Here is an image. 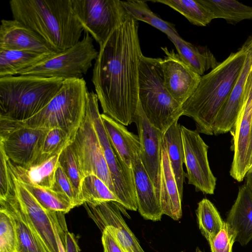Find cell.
<instances>
[{"mask_svg":"<svg viewBox=\"0 0 252 252\" xmlns=\"http://www.w3.org/2000/svg\"><path fill=\"white\" fill-rule=\"evenodd\" d=\"M53 189L65 195L69 198L74 207L84 204L71 181L60 165L56 171Z\"/></svg>","mask_w":252,"mask_h":252,"instance_id":"74e56055","label":"cell"},{"mask_svg":"<svg viewBox=\"0 0 252 252\" xmlns=\"http://www.w3.org/2000/svg\"><path fill=\"white\" fill-rule=\"evenodd\" d=\"M248 170L251 167H252V127L251 131V138L248 148Z\"/></svg>","mask_w":252,"mask_h":252,"instance_id":"7bdbcfd3","label":"cell"},{"mask_svg":"<svg viewBox=\"0 0 252 252\" xmlns=\"http://www.w3.org/2000/svg\"><path fill=\"white\" fill-rule=\"evenodd\" d=\"M14 19L35 32L57 53L75 45L84 29L71 0H11Z\"/></svg>","mask_w":252,"mask_h":252,"instance_id":"3957f363","label":"cell"},{"mask_svg":"<svg viewBox=\"0 0 252 252\" xmlns=\"http://www.w3.org/2000/svg\"><path fill=\"white\" fill-rule=\"evenodd\" d=\"M245 184L248 189L252 194V167L247 171L245 177Z\"/></svg>","mask_w":252,"mask_h":252,"instance_id":"b9f144b4","label":"cell"},{"mask_svg":"<svg viewBox=\"0 0 252 252\" xmlns=\"http://www.w3.org/2000/svg\"><path fill=\"white\" fill-rule=\"evenodd\" d=\"M98 98L94 92H89L86 108L101 144L113 184L115 194L120 204L130 211L138 210L132 169L121 159L112 147L103 125L98 105Z\"/></svg>","mask_w":252,"mask_h":252,"instance_id":"52a82bcc","label":"cell"},{"mask_svg":"<svg viewBox=\"0 0 252 252\" xmlns=\"http://www.w3.org/2000/svg\"><path fill=\"white\" fill-rule=\"evenodd\" d=\"M236 234L225 221L223 226L209 244L211 252H232Z\"/></svg>","mask_w":252,"mask_h":252,"instance_id":"f35d334b","label":"cell"},{"mask_svg":"<svg viewBox=\"0 0 252 252\" xmlns=\"http://www.w3.org/2000/svg\"><path fill=\"white\" fill-rule=\"evenodd\" d=\"M248 41L249 48L244 65L228 99L214 122V135L230 132L243 107L247 81L252 67V37Z\"/></svg>","mask_w":252,"mask_h":252,"instance_id":"ac0fdd59","label":"cell"},{"mask_svg":"<svg viewBox=\"0 0 252 252\" xmlns=\"http://www.w3.org/2000/svg\"><path fill=\"white\" fill-rule=\"evenodd\" d=\"M81 196L84 203L96 205L107 201L119 203L115 194L102 180L94 175H88L83 178Z\"/></svg>","mask_w":252,"mask_h":252,"instance_id":"836d02e7","label":"cell"},{"mask_svg":"<svg viewBox=\"0 0 252 252\" xmlns=\"http://www.w3.org/2000/svg\"><path fill=\"white\" fill-rule=\"evenodd\" d=\"M212 14L214 19L222 18L234 24L252 19V6L233 0H199Z\"/></svg>","mask_w":252,"mask_h":252,"instance_id":"f1b7e54d","label":"cell"},{"mask_svg":"<svg viewBox=\"0 0 252 252\" xmlns=\"http://www.w3.org/2000/svg\"><path fill=\"white\" fill-rule=\"evenodd\" d=\"M199 229L209 244L224 225V221L214 204L207 198L198 203L196 210Z\"/></svg>","mask_w":252,"mask_h":252,"instance_id":"f546056e","label":"cell"},{"mask_svg":"<svg viewBox=\"0 0 252 252\" xmlns=\"http://www.w3.org/2000/svg\"><path fill=\"white\" fill-rule=\"evenodd\" d=\"M63 80L35 75L0 78V120H26L55 95Z\"/></svg>","mask_w":252,"mask_h":252,"instance_id":"277c9868","label":"cell"},{"mask_svg":"<svg viewBox=\"0 0 252 252\" xmlns=\"http://www.w3.org/2000/svg\"><path fill=\"white\" fill-rule=\"evenodd\" d=\"M0 208L4 209L14 222L17 237V252H47L15 197L14 190L7 196L0 198Z\"/></svg>","mask_w":252,"mask_h":252,"instance_id":"ffe728a7","label":"cell"},{"mask_svg":"<svg viewBox=\"0 0 252 252\" xmlns=\"http://www.w3.org/2000/svg\"><path fill=\"white\" fill-rule=\"evenodd\" d=\"M225 222L235 232L236 241L246 246L252 239V194L244 184L238 188L236 199Z\"/></svg>","mask_w":252,"mask_h":252,"instance_id":"603a6c76","label":"cell"},{"mask_svg":"<svg viewBox=\"0 0 252 252\" xmlns=\"http://www.w3.org/2000/svg\"><path fill=\"white\" fill-rule=\"evenodd\" d=\"M138 21L126 12L99 47L92 81L103 114L127 126L139 105V73L143 55Z\"/></svg>","mask_w":252,"mask_h":252,"instance_id":"6da1fadb","label":"cell"},{"mask_svg":"<svg viewBox=\"0 0 252 252\" xmlns=\"http://www.w3.org/2000/svg\"><path fill=\"white\" fill-rule=\"evenodd\" d=\"M109 140L121 159L130 168L135 157L140 154L138 135L129 132L123 125L104 114H101Z\"/></svg>","mask_w":252,"mask_h":252,"instance_id":"cb8c5ba5","label":"cell"},{"mask_svg":"<svg viewBox=\"0 0 252 252\" xmlns=\"http://www.w3.org/2000/svg\"><path fill=\"white\" fill-rule=\"evenodd\" d=\"M72 141L68 134L61 129H47L42 144L41 156L36 163L61 152Z\"/></svg>","mask_w":252,"mask_h":252,"instance_id":"e575fe53","label":"cell"},{"mask_svg":"<svg viewBox=\"0 0 252 252\" xmlns=\"http://www.w3.org/2000/svg\"><path fill=\"white\" fill-rule=\"evenodd\" d=\"M161 48L166 55L161 62L164 85L172 97L182 105L197 89L201 76L188 66L174 50Z\"/></svg>","mask_w":252,"mask_h":252,"instance_id":"2e32d148","label":"cell"},{"mask_svg":"<svg viewBox=\"0 0 252 252\" xmlns=\"http://www.w3.org/2000/svg\"><path fill=\"white\" fill-rule=\"evenodd\" d=\"M59 163L82 200L81 188L84 177L71 144L67 146L61 153Z\"/></svg>","mask_w":252,"mask_h":252,"instance_id":"d590c367","label":"cell"},{"mask_svg":"<svg viewBox=\"0 0 252 252\" xmlns=\"http://www.w3.org/2000/svg\"><path fill=\"white\" fill-rule=\"evenodd\" d=\"M134 123L140 143V158L154 184L158 199L161 152L164 133L149 123L139 102Z\"/></svg>","mask_w":252,"mask_h":252,"instance_id":"e0dca14e","label":"cell"},{"mask_svg":"<svg viewBox=\"0 0 252 252\" xmlns=\"http://www.w3.org/2000/svg\"><path fill=\"white\" fill-rule=\"evenodd\" d=\"M0 49L32 51L50 55L57 54L38 34L14 19L1 20Z\"/></svg>","mask_w":252,"mask_h":252,"instance_id":"d6986e66","label":"cell"},{"mask_svg":"<svg viewBox=\"0 0 252 252\" xmlns=\"http://www.w3.org/2000/svg\"><path fill=\"white\" fill-rule=\"evenodd\" d=\"M21 182L47 210L65 214L75 207L69 198L62 193L29 183Z\"/></svg>","mask_w":252,"mask_h":252,"instance_id":"d6a6232c","label":"cell"},{"mask_svg":"<svg viewBox=\"0 0 252 252\" xmlns=\"http://www.w3.org/2000/svg\"><path fill=\"white\" fill-rule=\"evenodd\" d=\"M98 54L88 32L73 46L54 54L42 62L21 71L20 75H35L63 80L83 78Z\"/></svg>","mask_w":252,"mask_h":252,"instance_id":"ba28073f","label":"cell"},{"mask_svg":"<svg viewBox=\"0 0 252 252\" xmlns=\"http://www.w3.org/2000/svg\"><path fill=\"white\" fill-rule=\"evenodd\" d=\"M252 127V67L248 76L243 107L230 131L233 136V160L230 176L241 182L248 170V152Z\"/></svg>","mask_w":252,"mask_h":252,"instance_id":"5bb4252c","label":"cell"},{"mask_svg":"<svg viewBox=\"0 0 252 252\" xmlns=\"http://www.w3.org/2000/svg\"><path fill=\"white\" fill-rule=\"evenodd\" d=\"M104 252H125L113 234L107 229L102 231Z\"/></svg>","mask_w":252,"mask_h":252,"instance_id":"60d3db41","label":"cell"},{"mask_svg":"<svg viewBox=\"0 0 252 252\" xmlns=\"http://www.w3.org/2000/svg\"><path fill=\"white\" fill-rule=\"evenodd\" d=\"M89 216L101 231L108 229L125 252H145L136 236L122 217L123 207L115 201L104 202L96 205L84 203Z\"/></svg>","mask_w":252,"mask_h":252,"instance_id":"9a60e30c","label":"cell"},{"mask_svg":"<svg viewBox=\"0 0 252 252\" xmlns=\"http://www.w3.org/2000/svg\"><path fill=\"white\" fill-rule=\"evenodd\" d=\"M168 37L174 44L181 59L201 76L206 71L215 68L220 63L209 50L194 46L182 39L179 34H173Z\"/></svg>","mask_w":252,"mask_h":252,"instance_id":"484cf974","label":"cell"},{"mask_svg":"<svg viewBox=\"0 0 252 252\" xmlns=\"http://www.w3.org/2000/svg\"><path fill=\"white\" fill-rule=\"evenodd\" d=\"M88 93L83 78L64 80L51 100L30 118L22 122L0 120L17 126L60 128L73 140L85 115Z\"/></svg>","mask_w":252,"mask_h":252,"instance_id":"5b68a950","label":"cell"},{"mask_svg":"<svg viewBox=\"0 0 252 252\" xmlns=\"http://www.w3.org/2000/svg\"><path fill=\"white\" fill-rule=\"evenodd\" d=\"M163 144L168 156L180 194L183 197L184 183L186 175L183 167L184 150L181 126L178 123V120L175 121L164 132Z\"/></svg>","mask_w":252,"mask_h":252,"instance_id":"4316f807","label":"cell"},{"mask_svg":"<svg viewBox=\"0 0 252 252\" xmlns=\"http://www.w3.org/2000/svg\"><path fill=\"white\" fill-rule=\"evenodd\" d=\"M182 199L166 148L163 144L158 197L163 214L175 220L180 219L182 216Z\"/></svg>","mask_w":252,"mask_h":252,"instance_id":"7402d4cb","label":"cell"},{"mask_svg":"<svg viewBox=\"0 0 252 252\" xmlns=\"http://www.w3.org/2000/svg\"><path fill=\"white\" fill-rule=\"evenodd\" d=\"M47 130L14 126L0 121V148L12 163L30 166L41 156Z\"/></svg>","mask_w":252,"mask_h":252,"instance_id":"8fae6325","label":"cell"},{"mask_svg":"<svg viewBox=\"0 0 252 252\" xmlns=\"http://www.w3.org/2000/svg\"><path fill=\"white\" fill-rule=\"evenodd\" d=\"M181 131L188 184L194 186L197 191L213 194L217 178L210 167L208 158L209 146L196 130L181 126Z\"/></svg>","mask_w":252,"mask_h":252,"instance_id":"7c38bea8","label":"cell"},{"mask_svg":"<svg viewBox=\"0 0 252 252\" xmlns=\"http://www.w3.org/2000/svg\"><path fill=\"white\" fill-rule=\"evenodd\" d=\"M61 152L28 167L15 165L8 159L9 167L11 173L21 182L53 189Z\"/></svg>","mask_w":252,"mask_h":252,"instance_id":"d4e9b609","label":"cell"},{"mask_svg":"<svg viewBox=\"0 0 252 252\" xmlns=\"http://www.w3.org/2000/svg\"><path fill=\"white\" fill-rule=\"evenodd\" d=\"M249 48L247 41L208 73L182 105L183 115L191 118L199 133L213 135V126L241 72Z\"/></svg>","mask_w":252,"mask_h":252,"instance_id":"7a4b0ae2","label":"cell"},{"mask_svg":"<svg viewBox=\"0 0 252 252\" xmlns=\"http://www.w3.org/2000/svg\"><path fill=\"white\" fill-rule=\"evenodd\" d=\"M151 1L168 5L196 26H206L214 19L211 12L199 0H155Z\"/></svg>","mask_w":252,"mask_h":252,"instance_id":"1f68e13d","label":"cell"},{"mask_svg":"<svg viewBox=\"0 0 252 252\" xmlns=\"http://www.w3.org/2000/svg\"><path fill=\"white\" fill-rule=\"evenodd\" d=\"M53 55L37 52L0 49V78L19 75Z\"/></svg>","mask_w":252,"mask_h":252,"instance_id":"83f0119b","label":"cell"},{"mask_svg":"<svg viewBox=\"0 0 252 252\" xmlns=\"http://www.w3.org/2000/svg\"><path fill=\"white\" fill-rule=\"evenodd\" d=\"M195 252H204L202 251L199 248H197Z\"/></svg>","mask_w":252,"mask_h":252,"instance_id":"ee69618b","label":"cell"},{"mask_svg":"<svg viewBox=\"0 0 252 252\" xmlns=\"http://www.w3.org/2000/svg\"><path fill=\"white\" fill-rule=\"evenodd\" d=\"M11 175L14 195L46 251L65 252L53 221L52 211L42 207L24 185L12 173Z\"/></svg>","mask_w":252,"mask_h":252,"instance_id":"4fadbf2b","label":"cell"},{"mask_svg":"<svg viewBox=\"0 0 252 252\" xmlns=\"http://www.w3.org/2000/svg\"><path fill=\"white\" fill-rule=\"evenodd\" d=\"M139 156L136 155L131 162L138 210L145 220H160L163 214L154 184Z\"/></svg>","mask_w":252,"mask_h":252,"instance_id":"44dd1931","label":"cell"},{"mask_svg":"<svg viewBox=\"0 0 252 252\" xmlns=\"http://www.w3.org/2000/svg\"><path fill=\"white\" fill-rule=\"evenodd\" d=\"M161 58L142 55L139 73V102L149 123L164 133L183 116L182 105L164 83Z\"/></svg>","mask_w":252,"mask_h":252,"instance_id":"8992f818","label":"cell"},{"mask_svg":"<svg viewBox=\"0 0 252 252\" xmlns=\"http://www.w3.org/2000/svg\"><path fill=\"white\" fill-rule=\"evenodd\" d=\"M0 198L4 197L13 191V182L8 165V159L0 148Z\"/></svg>","mask_w":252,"mask_h":252,"instance_id":"ab89813d","label":"cell"},{"mask_svg":"<svg viewBox=\"0 0 252 252\" xmlns=\"http://www.w3.org/2000/svg\"><path fill=\"white\" fill-rule=\"evenodd\" d=\"M74 12L85 32L99 47L107 41L126 13L121 0H71Z\"/></svg>","mask_w":252,"mask_h":252,"instance_id":"9c48e42d","label":"cell"},{"mask_svg":"<svg viewBox=\"0 0 252 252\" xmlns=\"http://www.w3.org/2000/svg\"><path fill=\"white\" fill-rule=\"evenodd\" d=\"M71 145L83 177L90 175L97 176L115 194L113 184L102 147L87 108L84 118Z\"/></svg>","mask_w":252,"mask_h":252,"instance_id":"30bf717a","label":"cell"},{"mask_svg":"<svg viewBox=\"0 0 252 252\" xmlns=\"http://www.w3.org/2000/svg\"><path fill=\"white\" fill-rule=\"evenodd\" d=\"M17 237L10 215L0 208V252H17Z\"/></svg>","mask_w":252,"mask_h":252,"instance_id":"8d00e7d4","label":"cell"},{"mask_svg":"<svg viewBox=\"0 0 252 252\" xmlns=\"http://www.w3.org/2000/svg\"><path fill=\"white\" fill-rule=\"evenodd\" d=\"M126 12L136 21L145 22L165 33L167 36L178 34L172 23L161 19L149 8L146 1H121Z\"/></svg>","mask_w":252,"mask_h":252,"instance_id":"4dcf8cb0","label":"cell"}]
</instances>
